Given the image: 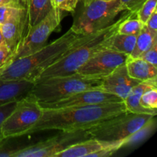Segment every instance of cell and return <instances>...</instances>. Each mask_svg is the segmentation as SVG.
<instances>
[{
    "label": "cell",
    "instance_id": "cell-1",
    "mask_svg": "<svg viewBox=\"0 0 157 157\" xmlns=\"http://www.w3.org/2000/svg\"><path fill=\"white\" fill-rule=\"evenodd\" d=\"M127 111L124 101L60 109H43L41 117L29 133L43 130H88L99 123Z\"/></svg>",
    "mask_w": 157,
    "mask_h": 157
},
{
    "label": "cell",
    "instance_id": "cell-36",
    "mask_svg": "<svg viewBox=\"0 0 157 157\" xmlns=\"http://www.w3.org/2000/svg\"><path fill=\"white\" fill-rule=\"evenodd\" d=\"M3 42H4V38H3L2 33V30H1V25H0V44H2Z\"/></svg>",
    "mask_w": 157,
    "mask_h": 157
},
{
    "label": "cell",
    "instance_id": "cell-34",
    "mask_svg": "<svg viewBox=\"0 0 157 157\" xmlns=\"http://www.w3.org/2000/svg\"><path fill=\"white\" fill-rule=\"evenodd\" d=\"M116 151L117 150H115L114 149L104 147V148L101 149L98 151L90 154L87 157H108L112 156Z\"/></svg>",
    "mask_w": 157,
    "mask_h": 157
},
{
    "label": "cell",
    "instance_id": "cell-16",
    "mask_svg": "<svg viewBox=\"0 0 157 157\" xmlns=\"http://www.w3.org/2000/svg\"><path fill=\"white\" fill-rule=\"evenodd\" d=\"M125 64L131 78L140 81H156L157 67L140 58H128Z\"/></svg>",
    "mask_w": 157,
    "mask_h": 157
},
{
    "label": "cell",
    "instance_id": "cell-20",
    "mask_svg": "<svg viewBox=\"0 0 157 157\" xmlns=\"http://www.w3.org/2000/svg\"><path fill=\"white\" fill-rule=\"evenodd\" d=\"M157 41V35L152 33L146 25L141 29L140 32L136 36V43L133 50L132 51L131 54L129 58H140L143 53L147 52L148 49L152 47L155 41Z\"/></svg>",
    "mask_w": 157,
    "mask_h": 157
},
{
    "label": "cell",
    "instance_id": "cell-12",
    "mask_svg": "<svg viewBox=\"0 0 157 157\" xmlns=\"http://www.w3.org/2000/svg\"><path fill=\"white\" fill-rule=\"evenodd\" d=\"M28 12L27 9H16L4 24L1 25L4 42L12 52V55L19 45L21 39L27 32Z\"/></svg>",
    "mask_w": 157,
    "mask_h": 157
},
{
    "label": "cell",
    "instance_id": "cell-32",
    "mask_svg": "<svg viewBox=\"0 0 157 157\" xmlns=\"http://www.w3.org/2000/svg\"><path fill=\"white\" fill-rule=\"evenodd\" d=\"M11 55H12V52L8 48L6 43L3 42L2 44H0V67L6 64Z\"/></svg>",
    "mask_w": 157,
    "mask_h": 157
},
{
    "label": "cell",
    "instance_id": "cell-19",
    "mask_svg": "<svg viewBox=\"0 0 157 157\" xmlns=\"http://www.w3.org/2000/svg\"><path fill=\"white\" fill-rule=\"evenodd\" d=\"M136 36V35H123L116 32L107 38L106 48L130 56L134 48Z\"/></svg>",
    "mask_w": 157,
    "mask_h": 157
},
{
    "label": "cell",
    "instance_id": "cell-18",
    "mask_svg": "<svg viewBox=\"0 0 157 157\" xmlns=\"http://www.w3.org/2000/svg\"><path fill=\"white\" fill-rule=\"evenodd\" d=\"M54 7V0H29L27 31L40 22Z\"/></svg>",
    "mask_w": 157,
    "mask_h": 157
},
{
    "label": "cell",
    "instance_id": "cell-37",
    "mask_svg": "<svg viewBox=\"0 0 157 157\" xmlns=\"http://www.w3.org/2000/svg\"><path fill=\"white\" fill-rule=\"evenodd\" d=\"M103 1H105V2H110V1H113V0H103Z\"/></svg>",
    "mask_w": 157,
    "mask_h": 157
},
{
    "label": "cell",
    "instance_id": "cell-9",
    "mask_svg": "<svg viewBox=\"0 0 157 157\" xmlns=\"http://www.w3.org/2000/svg\"><path fill=\"white\" fill-rule=\"evenodd\" d=\"M89 138L87 130L61 131L52 137L21 149L14 157H55L67 147Z\"/></svg>",
    "mask_w": 157,
    "mask_h": 157
},
{
    "label": "cell",
    "instance_id": "cell-13",
    "mask_svg": "<svg viewBox=\"0 0 157 157\" xmlns=\"http://www.w3.org/2000/svg\"><path fill=\"white\" fill-rule=\"evenodd\" d=\"M142 81L131 78L127 72L126 64L119 66L110 75L104 78L101 90L119 97L124 101L133 87Z\"/></svg>",
    "mask_w": 157,
    "mask_h": 157
},
{
    "label": "cell",
    "instance_id": "cell-11",
    "mask_svg": "<svg viewBox=\"0 0 157 157\" xmlns=\"http://www.w3.org/2000/svg\"><path fill=\"white\" fill-rule=\"evenodd\" d=\"M121 101H124L119 97L101 89H89L74 94L57 102L40 104L43 109H60Z\"/></svg>",
    "mask_w": 157,
    "mask_h": 157
},
{
    "label": "cell",
    "instance_id": "cell-22",
    "mask_svg": "<svg viewBox=\"0 0 157 157\" xmlns=\"http://www.w3.org/2000/svg\"><path fill=\"white\" fill-rule=\"evenodd\" d=\"M133 15H130L120 23L117 32L123 35H136L140 32L141 29L145 24L142 22L139 18H133Z\"/></svg>",
    "mask_w": 157,
    "mask_h": 157
},
{
    "label": "cell",
    "instance_id": "cell-2",
    "mask_svg": "<svg viewBox=\"0 0 157 157\" xmlns=\"http://www.w3.org/2000/svg\"><path fill=\"white\" fill-rule=\"evenodd\" d=\"M82 37L69 29L55 41L37 52L18 58L0 67V78L35 81L43 71L65 55Z\"/></svg>",
    "mask_w": 157,
    "mask_h": 157
},
{
    "label": "cell",
    "instance_id": "cell-24",
    "mask_svg": "<svg viewBox=\"0 0 157 157\" xmlns=\"http://www.w3.org/2000/svg\"><path fill=\"white\" fill-rule=\"evenodd\" d=\"M157 0H147L140 9L136 12V15L144 24H146L152 14L156 10Z\"/></svg>",
    "mask_w": 157,
    "mask_h": 157
},
{
    "label": "cell",
    "instance_id": "cell-4",
    "mask_svg": "<svg viewBox=\"0 0 157 157\" xmlns=\"http://www.w3.org/2000/svg\"><path fill=\"white\" fill-rule=\"evenodd\" d=\"M156 116L126 111L99 123L87 131L90 137L99 141L104 147L117 151L127 138Z\"/></svg>",
    "mask_w": 157,
    "mask_h": 157
},
{
    "label": "cell",
    "instance_id": "cell-25",
    "mask_svg": "<svg viewBox=\"0 0 157 157\" xmlns=\"http://www.w3.org/2000/svg\"><path fill=\"white\" fill-rule=\"evenodd\" d=\"M140 104L149 109H157V87H150L143 93Z\"/></svg>",
    "mask_w": 157,
    "mask_h": 157
},
{
    "label": "cell",
    "instance_id": "cell-14",
    "mask_svg": "<svg viewBox=\"0 0 157 157\" xmlns=\"http://www.w3.org/2000/svg\"><path fill=\"white\" fill-rule=\"evenodd\" d=\"M35 83L28 80H4L0 78V106L18 101L28 96Z\"/></svg>",
    "mask_w": 157,
    "mask_h": 157
},
{
    "label": "cell",
    "instance_id": "cell-23",
    "mask_svg": "<svg viewBox=\"0 0 157 157\" xmlns=\"http://www.w3.org/2000/svg\"><path fill=\"white\" fill-rule=\"evenodd\" d=\"M12 142V137L4 138L0 142V157H14L21 149L28 146L19 145Z\"/></svg>",
    "mask_w": 157,
    "mask_h": 157
},
{
    "label": "cell",
    "instance_id": "cell-30",
    "mask_svg": "<svg viewBox=\"0 0 157 157\" xmlns=\"http://www.w3.org/2000/svg\"><path fill=\"white\" fill-rule=\"evenodd\" d=\"M29 0H2L1 5H6L16 9H28Z\"/></svg>",
    "mask_w": 157,
    "mask_h": 157
},
{
    "label": "cell",
    "instance_id": "cell-7",
    "mask_svg": "<svg viewBox=\"0 0 157 157\" xmlns=\"http://www.w3.org/2000/svg\"><path fill=\"white\" fill-rule=\"evenodd\" d=\"M43 113V108L38 100L29 94L17 101L15 109L2 124L4 137H18L29 134Z\"/></svg>",
    "mask_w": 157,
    "mask_h": 157
},
{
    "label": "cell",
    "instance_id": "cell-31",
    "mask_svg": "<svg viewBox=\"0 0 157 157\" xmlns=\"http://www.w3.org/2000/svg\"><path fill=\"white\" fill-rule=\"evenodd\" d=\"M15 8L6 5H0V25L4 24L13 12Z\"/></svg>",
    "mask_w": 157,
    "mask_h": 157
},
{
    "label": "cell",
    "instance_id": "cell-21",
    "mask_svg": "<svg viewBox=\"0 0 157 157\" xmlns=\"http://www.w3.org/2000/svg\"><path fill=\"white\" fill-rule=\"evenodd\" d=\"M153 117L151 121H149L147 124L143 126L141 128L136 130L135 133L130 135L128 138L123 142L121 148H125V147H133L138 145L140 143L144 142L146 139L149 137L154 131L156 128V119Z\"/></svg>",
    "mask_w": 157,
    "mask_h": 157
},
{
    "label": "cell",
    "instance_id": "cell-38",
    "mask_svg": "<svg viewBox=\"0 0 157 157\" xmlns=\"http://www.w3.org/2000/svg\"><path fill=\"white\" fill-rule=\"evenodd\" d=\"M1 3H2V0H0V5H1Z\"/></svg>",
    "mask_w": 157,
    "mask_h": 157
},
{
    "label": "cell",
    "instance_id": "cell-15",
    "mask_svg": "<svg viewBox=\"0 0 157 157\" xmlns=\"http://www.w3.org/2000/svg\"><path fill=\"white\" fill-rule=\"evenodd\" d=\"M156 84V81H142L133 87L128 96L124 101L127 111L134 113H148L156 115L157 109L146 108L140 104V98L143 93L150 87H157Z\"/></svg>",
    "mask_w": 157,
    "mask_h": 157
},
{
    "label": "cell",
    "instance_id": "cell-33",
    "mask_svg": "<svg viewBox=\"0 0 157 157\" xmlns=\"http://www.w3.org/2000/svg\"><path fill=\"white\" fill-rule=\"evenodd\" d=\"M145 25L152 33L157 35V9L153 12Z\"/></svg>",
    "mask_w": 157,
    "mask_h": 157
},
{
    "label": "cell",
    "instance_id": "cell-29",
    "mask_svg": "<svg viewBox=\"0 0 157 157\" xmlns=\"http://www.w3.org/2000/svg\"><path fill=\"white\" fill-rule=\"evenodd\" d=\"M80 0H54L55 7L61 11L74 12Z\"/></svg>",
    "mask_w": 157,
    "mask_h": 157
},
{
    "label": "cell",
    "instance_id": "cell-6",
    "mask_svg": "<svg viewBox=\"0 0 157 157\" xmlns=\"http://www.w3.org/2000/svg\"><path fill=\"white\" fill-rule=\"evenodd\" d=\"M122 11L120 0H94L84 6V9L75 18L70 29L81 35L94 33L114 22L116 17Z\"/></svg>",
    "mask_w": 157,
    "mask_h": 157
},
{
    "label": "cell",
    "instance_id": "cell-17",
    "mask_svg": "<svg viewBox=\"0 0 157 157\" xmlns=\"http://www.w3.org/2000/svg\"><path fill=\"white\" fill-rule=\"evenodd\" d=\"M102 148L104 147L99 141L90 137L67 147L56 154L55 157H87Z\"/></svg>",
    "mask_w": 157,
    "mask_h": 157
},
{
    "label": "cell",
    "instance_id": "cell-10",
    "mask_svg": "<svg viewBox=\"0 0 157 157\" xmlns=\"http://www.w3.org/2000/svg\"><path fill=\"white\" fill-rule=\"evenodd\" d=\"M128 58L126 54L104 48L94 54L76 72L87 78L104 79L119 66L126 64Z\"/></svg>",
    "mask_w": 157,
    "mask_h": 157
},
{
    "label": "cell",
    "instance_id": "cell-8",
    "mask_svg": "<svg viewBox=\"0 0 157 157\" xmlns=\"http://www.w3.org/2000/svg\"><path fill=\"white\" fill-rule=\"evenodd\" d=\"M61 12L62 11L58 8L54 7L40 22L29 29L15 52L5 64L31 55L44 47L51 34L61 24L62 19Z\"/></svg>",
    "mask_w": 157,
    "mask_h": 157
},
{
    "label": "cell",
    "instance_id": "cell-26",
    "mask_svg": "<svg viewBox=\"0 0 157 157\" xmlns=\"http://www.w3.org/2000/svg\"><path fill=\"white\" fill-rule=\"evenodd\" d=\"M17 101L14 102L8 103L2 106H0V142L4 139V135L2 133V124L4 123L5 120L9 116L12 110L15 109L16 106Z\"/></svg>",
    "mask_w": 157,
    "mask_h": 157
},
{
    "label": "cell",
    "instance_id": "cell-28",
    "mask_svg": "<svg viewBox=\"0 0 157 157\" xmlns=\"http://www.w3.org/2000/svg\"><path fill=\"white\" fill-rule=\"evenodd\" d=\"M140 58L157 67V41H155L150 49L143 53Z\"/></svg>",
    "mask_w": 157,
    "mask_h": 157
},
{
    "label": "cell",
    "instance_id": "cell-35",
    "mask_svg": "<svg viewBox=\"0 0 157 157\" xmlns=\"http://www.w3.org/2000/svg\"><path fill=\"white\" fill-rule=\"evenodd\" d=\"M93 1H94V0H81V2H82L84 6H87V5H89L90 2H92Z\"/></svg>",
    "mask_w": 157,
    "mask_h": 157
},
{
    "label": "cell",
    "instance_id": "cell-27",
    "mask_svg": "<svg viewBox=\"0 0 157 157\" xmlns=\"http://www.w3.org/2000/svg\"><path fill=\"white\" fill-rule=\"evenodd\" d=\"M146 1L147 0H120V3L123 11L136 14Z\"/></svg>",
    "mask_w": 157,
    "mask_h": 157
},
{
    "label": "cell",
    "instance_id": "cell-5",
    "mask_svg": "<svg viewBox=\"0 0 157 157\" xmlns=\"http://www.w3.org/2000/svg\"><path fill=\"white\" fill-rule=\"evenodd\" d=\"M103 79L90 78L77 72L69 75L55 76L35 82L30 94L40 104H50L89 89H101Z\"/></svg>",
    "mask_w": 157,
    "mask_h": 157
},
{
    "label": "cell",
    "instance_id": "cell-3",
    "mask_svg": "<svg viewBox=\"0 0 157 157\" xmlns=\"http://www.w3.org/2000/svg\"><path fill=\"white\" fill-rule=\"evenodd\" d=\"M133 13L126 12L117 21L94 33L82 35L79 41L59 60L43 71L37 81L55 76H64L75 73L81 66L94 54L106 48L107 40L117 31L120 23Z\"/></svg>",
    "mask_w": 157,
    "mask_h": 157
}]
</instances>
